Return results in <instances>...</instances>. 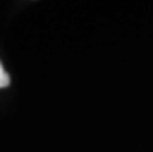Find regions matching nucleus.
<instances>
[{
    "label": "nucleus",
    "instance_id": "obj_1",
    "mask_svg": "<svg viewBox=\"0 0 153 152\" xmlns=\"http://www.w3.org/2000/svg\"><path fill=\"white\" fill-rule=\"evenodd\" d=\"M6 85H10V75L5 71L2 62H0V88H3Z\"/></svg>",
    "mask_w": 153,
    "mask_h": 152
}]
</instances>
